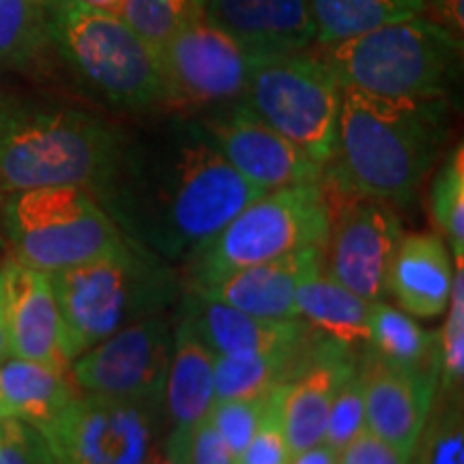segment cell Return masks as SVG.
Masks as SVG:
<instances>
[{"label":"cell","instance_id":"d590c367","mask_svg":"<svg viewBox=\"0 0 464 464\" xmlns=\"http://www.w3.org/2000/svg\"><path fill=\"white\" fill-rule=\"evenodd\" d=\"M338 464H413V460L370 430H363L340 451Z\"/></svg>","mask_w":464,"mask_h":464},{"label":"cell","instance_id":"7402d4cb","mask_svg":"<svg viewBox=\"0 0 464 464\" xmlns=\"http://www.w3.org/2000/svg\"><path fill=\"white\" fill-rule=\"evenodd\" d=\"M216 355L183 316L174 321L172 357L164 387L166 428L194 432L216 402Z\"/></svg>","mask_w":464,"mask_h":464},{"label":"cell","instance_id":"ac0fdd59","mask_svg":"<svg viewBox=\"0 0 464 464\" xmlns=\"http://www.w3.org/2000/svg\"><path fill=\"white\" fill-rule=\"evenodd\" d=\"M0 274L11 357L69 372L72 362L65 353L61 310L50 276L15 260L5 265Z\"/></svg>","mask_w":464,"mask_h":464},{"label":"cell","instance_id":"7c38bea8","mask_svg":"<svg viewBox=\"0 0 464 464\" xmlns=\"http://www.w3.org/2000/svg\"><path fill=\"white\" fill-rule=\"evenodd\" d=\"M164 108L207 110L241 100L258 63L202 15L185 22L158 50Z\"/></svg>","mask_w":464,"mask_h":464},{"label":"cell","instance_id":"d6a6232c","mask_svg":"<svg viewBox=\"0 0 464 464\" xmlns=\"http://www.w3.org/2000/svg\"><path fill=\"white\" fill-rule=\"evenodd\" d=\"M365 430V396H363V379L357 365L351 374L342 381L335 393L332 409L327 415V426H324L323 445L340 454L342 450L357 439Z\"/></svg>","mask_w":464,"mask_h":464},{"label":"cell","instance_id":"4fadbf2b","mask_svg":"<svg viewBox=\"0 0 464 464\" xmlns=\"http://www.w3.org/2000/svg\"><path fill=\"white\" fill-rule=\"evenodd\" d=\"M174 321L161 314L131 323L75 357L69 374L78 392L164 404Z\"/></svg>","mask_w":464,"mask_h":464},{"label":"cell","instance_id":"3957f363","mask_svg":"<svg viewBox=\"0 0 464 464\" xmlns=\"http://www.w3.org/2000/svg\"><path fill=\"white\" fill-rule=\"evenodd\" d=\"M127 131L91 110L0 92V196L82 188L100 196Z\"/></svg>","mask_w":464,"mask_h":464},{"label":"cell","instance_id":"83f0119b","mask_svg":"<svg viewBox=\"0 0 464 464\" xmlns=\"http://www.w3.org/2000/svg\"><path fill=\"white\" fill-rule=\"evenodd\" d=\"M413 464H464V393H434L411 456Z\"/></svg>","mask_w":464,"mask_h":464},{"label":"cell","instance_id":"484cf974","mask_svg":"<svg viewBox=\"0 0 464 464\" xmlns=\"http://www.w3.org/2000/svg\"><path fill=\"white\" fill-rule=\"evenodd\" d=\"M316 45L344 42L376 28L423 15V0H310Z\"/></svg>","mask_w":464,"mask_h":464},{"label":"cell","instance_id":"6da1fadb","mask_svg":"<svg viewBox=\"0 0 464 464\" xmlns=\"http://www.w3.org/2000/svg\"><path fill=\"white\" fill-rule=\"evenodd\" d=\"M260 194L194 119L174 116L144 136L127 133L119 168L97 200L131 243L185 265Z\"/></svg>","mask_w":464,"mask_h":464},{"label":"cell","instance_id":"4316f807","mask_svg":"<svg viewBox=\"0 0 464 464\" xmlns=\"http://www.w3.org/2000/svg\"><path fill=\"white\" fill-rule=\"evenodd\" d=\"M428 213L434 232L450 247L454 263H464V147H451L434 166Z\"/></svg>","mask_w":464,"mask_h":464},{"label":"cell","instance_id":"9a60e30c","mask_svg":"<svg viewBox=\"0 0 464 464\" xmlns=\"http://www.w3.org/2000/svg\"><path fill=\"white\" fill-rule=\"evenodd\" d=\"M359 372L363 379L365 430L411 458L430 413L439 374L387 363L370 353L359 357Z\"/></svg>","mask_w":464,"mask_h":464},{"label":"cell","instance_id":"1f68e13d","mask_svg":"<svg viewBox=\"0 0 464 464\" xmlns=\"http://www.w3.org/2000/svg\"><path fill=\"white\" fill-rule=\"evenodd\" d=\"M276 390V387H274ZM254 393V396L216 400L208 411L207 421L211 423L213 430L219 434L230 454L239 460L243 450L247 448L249 439L256 432L260 417L265 413V406L269 402L271 392Z\"/></svg>","mask_w":464,"mask_h":464},{"label":"cell","instance_id":"44dd1931","mask_svg":"<svg viewBox=\"0 0 464 464\" xmlns=\"http://www.w3.org/2000/svg\"><path fill=\"white\" fill-rule=\"evenodd\" d=\"M357 359L334 342L304 372L282 385V423L293 456L323 443L329 409Z\"/></svg>","mask_w":464,"mask_h":464},{"label":"cell","instance_id":"2e32d148","mask_svg":"<svg viewBox=\"0 0 464 464\" xmlns=\"http://www.w3.org/2000/svg\"><path fill=\"white\" fill-rule=\"evenodd\" d=\"M177 314L191 324L216 357L274 355L297 351L321 338L301 318L252 316L185 290Z\"/></svg>","mask_w":464,"mask_h":464},{"label":"cell","instance_id":"277c9868","mask_svg":"<svg viewBox=\"0 0 464 464\" xmlns=\"http://www.w3.org/2000/svg\"><path fill=\"white\" fill-rule=\"evenodd\" d=\"M48 276L69 362L127 324L168 314L183 297L174 265L130 239L108 256Z\"/></svg>","mask_w":464,"mask_h":464},{"label":"cell","instance_id":"f1b7e54d","mask_svg":"<svg viewBox=\"0 0 464 464\" xmlns=\"http://www.w3.org/2000/svg\"><path fill=\"white\" fill-rule=\"evenodd\" d=\"M48 44L44 0H0V67L28 63Z\"/></svg>","mask_w":464,"mask_h":464},{"label":"cell","instance_id":"4dcf8cb0","mask_svg":"<svg viewBox=\"0 0 464 464\" xmlns=\"http://www.w3.org/2000/svg\"><path fill=\"white\" fill-rule=\"evenodd\" d=\"M196 15L200 9L191 0H123L121 9V17L155 50Z\"/></svg>","mask_w":464,"mask_h":464},{"label":"cell","instance_id":"52a82bcc","mask_svg":"<svg viewBox=\"0 0 464 464\" xmlns=\"http://www.w3.org/2000/svg\"><path fill=\"white\" fill-rule=\"evenodd\" d=\"M327 205L321 181L271 189L246 207L183 265V288H198L230 271L324 247Z\"/></svg>","mask_w":464,"mask_h":464},{"label":"cell","instance_id":"5b68a950","mask_svg":"<svg viewBox=\"0 0 464 464\" xmlns=\"http://www.w3.org/2000/svg\"><path fill=\"white\" fill-rule=\"evenodd\" d=\"M48 37L97 102L127 114L166 110L158 50L121 15L86 7L80 0L52 5Z\"/></svg>","mask_w":464,"mask_h":464},{"label":"cell","instance_id":"ba28073f","mask_svg":"<svg viewBox=\"0 0 464 464\" xmlns=\"http://www.w3.org/2000/svg\"><path fill=\"white\" fill-rule=\"evenodd\" d=\"M3 226L15 263L56 274L127 243L112 216L82 188H42L5 196Z\"/></svg>","mask_w":464,"mask_h":464},{"label":"cell","instance_id":"ee69618b","mask_svg":"<svg viewBox=\"0 0 464 464\" xmlns=\"http://www.w3.org/2000/svg\"><path fill=\"white\" fill-rule=\"evenodd\" d=\"M191 3H194L198 9H202V3H205V0H191Z\"/></svg>","mask_w":464,"mask_h":464},{"label":"cell","instance_id":"b9f144b4","mask_svg":"<svg viewBox=\"0 0 464 464\" xmlns=\"http://www.w3.org/2000/svg\"><path fill=\"white\" fill-rule=\"evenodd\" d=\"M80 3L86 5V7L106 11V14L121 15V9H123V0H80Z\"/></svg>","mask_w":464,"mask_h":464},{"label":"cell","instance_id":"f35d334b","mask_svg":"<svg viewBox=\"0 0 464 464\" xmlns=\"http://www.w3.org/2000/svg\"><path fill=\"white\" fill-rule=\"evenodd\" d=\"M423 3H426L423 15L448 28L458 39H464V0H423Z\"/></svg>","mask_w":464,"mask_h":464},{"label":"cell","instance_id":"836d02e7","mask_svg":"<svg viewBox=\"0 0 464 464\" xmlns=\"http://www.w3.org/2000/svg\"><path fill=\"white\" fill-rule=\"evenodd\" d=\"M290 460L293 451L282 423V385H277L271 392L256 432L249 439L237 464H290Z\"/></svg>","mask_w":464,"mask_h":464},{"label":"cell","instance_id":"5bb4252c","mask_svg":"<svg viewBox=\"0 0 464 464\" xmlns=\"http://www.w3.org/2000/svg\"><path fill=\"white\" fill-rule=\"evenodd\" d=\"M194 121L222 158L258 189L321 181L323 166L260 119L243 100L200 110Z\"/></svg>","mask_w":464,"mask_h":464},{"label":"cell","instance_id":"d6986e66","mask_svg":"<svg viewBox=\"0 0 464 464\" xmlns=\"http://www.w3.org/2000/svg\"><path fill=\"white\" fill-rule=\"evenodd\" d=\"M323 263V249H301L288 256L230 271L198 288H183L202 299L263 318H299L295 297L304 277Z\"/></svg>","mask_w":464,"mask_h":464},{"label":"cell","instance_id":"8d00e7d4","mask_svg":"<svg viewBox=\"0 0 464 464\" xmlns=\"http://www.w3.org/2000/svg\"><path fill=\"white\" fill-rule=\"evenodd\" d=\"M189 464H237V458L230 454V450L207 420L196 426L194 437H191Z\"/></svg>","mask_w":464,"mask_h":464},{"label":"cell","instance_id":"7a4b0ae2","mask_svg":"<svg viewBox=\"0 0 464 464\" xmlns=\"http://www.w3.org/2000/svg\"><path fill=\"white\" fill-rule=\"evenodd\" d=\"M448 97H381L342 89L338 138L324 181L409 207L443 155Z\"/></svg>","mask_w":464,"mask_h":464},{"label":"cell","instance_id":"f546056e","mask_svg":"<svg viewBox=\"0 0 464 464\" xmlns=\"http://www.w3.org/2000/svg\"><path fill=\"white\" fill-rule=\"evenodd\" d=\"M439 332V392H464V263H456L454 284Z\"/></svg>","mask_w":464,"mask_h":464},{"label":"cell","instance_id":"ffe728a7","mask_svg":"<svg viewBox=\"0 0 464 464\" xmlns=\"http://www.w3.org/2000/svg\"><path fill=\"white\" fill-rule=\"evenodd\" d=\"M456 263L437 232L402 235L393 252L387 293L400 310L421 321L443 316L448 307Z\"/></svg>","mask_w":464,"mask_h":464},{"label":"cell","instance_id":"74e56055","mask_svg":"<svg viewBox=\"0 0 464 464\" xmlns=\"http://www.w3.org/2000/svg\"><path fill=\"white\" fill-rule=\"evenodd\" d=\"M191 437L194 432L166 428L164 437L160 439L158 448L153 450L147 464H189Z\"/></svg>","mask_w":464,"mask_h":464},{"label":"cell","instance_id":"cb8c5ba5","mask_svg":"<svg viewBox=\"0 0 464 464\" xmlns=\"http://www.w3.org/2000/svg\"><path fill=\"white\" fill-rule=\"evenodd\" d=\"M78 396L72 374L9 357L0 363V420H17L45 432Z\"/></svg>","mask_w":464,"mask_h":464},{"label":"cell","instance_id":"ab89813d","mask_svg":"<svg viewBox=\"0 0 464 464\" xmlns=\"http://www.w3.org/2000/svg\"><path fill=\"white\" fill-rule=\"evenodd\" d=\"M290 464H338V454L334 450H329L327 445L318 443L314 448L295 454Z\"/></svg>","mask_w":464,"mask_h":464},{"label":"cell","instance_id":"7bdbcfd3","mask_svg":"<svg viewBox=\"0 0 464 464\" xmlns=\"http://www.w3.org/2000/svg\"><path fill=\"white\" fill-rule=\"evenodd\" d=\"M45 5H48V7H52V5H58V3H67V0H44Z\"/></svg>","mask_w":464,"mask_h":464},{"label":"cell","instance_id":"9c48e42d","mask_svg":"<svg viewBox=\"0 0 464 464\" xmlns=\"http://www.w3.org/2000/svg\"><path fill=\"white\" fill-rule=\"evenodd\" d=\"M342 89L327 61L305 50L258 63L241 100L324 168L338 138Z\"/></svg>","mask_w":464,"mask_h":464},{"label":"cell","instance_id":"e0dca14e","mask_svg":"<svg viewBox=\"0 0 464 464\" xmlns=\"http://www.w3.org/2000/svg\"><path fill=\"white\" fill-rule=\"evenodd\" d=\"M200 15L256 61L297 54L316 44L310 0H205Z\"/></svg>","mask_w":464,"mask_h":464},{"label":"cell","instance_id":"e575fe53","mask_svg":"<svg viewBox=\"0 0 464 464\" xmlns=\"http://www.w3.org/2000/svg\"><path fill=\"white\" fill-rule=\"evenodd\" d=\"M0 464H56V458L37 428L0 420Z\"/></svg>","mask_w":464,"mask_h":464},{"label":"cell","instance_id":"8fae6325","mask_svg":"<svg viewBox=\"0 0 464 464\" xmlns=\"http://www.w3.org/2000/svg\"><path fill=\"white\" fill-rule=\"evenodd\" d=\"M164 432V404L78 392L44 437L56 464H147Z\"/></svg>","mask_w":464,"mask_h":464},{"label":"cell","instance_id":"60d3db41","mask_svg":"<svg viewBox=\"0 0 464 464\" xmlns=\"http://www.w3.org/2000/svg\"><path fill=\"white\" fill-rule=\"evenodd\" d=\"M11 357L9 334H7V310H5V286L3 274H0V363Z\"/></svg>","mask_w":464,"mask_h":464},{"label":"cell","instance_id":"d4e9b609","mask_svg":"<svg viewBox=\"0 0 464 464\" xmlns=\"http://www.w3.org/2000/svg\"><path fill=\"white\" fill-rule=\"evenodd\" d=\"M363 353L404 368L434 370L439 374V334L426 332L417 318L374 301L370 312V338Z\"/></svg>","mask_w":464,"mask_h":464},{"label":"cell","instance_id":"603a6c76","mask_svg":"<svg viewBox=\"0 0 464 464\" xmlns=\"http://www.w3.org/2000/svg\"><path fill=\"white\" fill-rule=\"evenodd\" d=\"M372 304L374 301H365L344 284L334 280L323 269V263L304 277L295 297L301 321H305L323 338L353 353H363L368 348Z\"/></svg>","mask_w":464,"mask_h":464},{"label":"cell","instance_id":"30bf717a","mask_svg":"<svg viewBox=\"0 0 464 464\" xmlns=\"http://www.w3.org/2000/svg\"><path fill=\"white\" fill-rule=\"evenodd\" d=\"M321 188L327 205L323 269L365 301H382L393 252L404 235L398 207L324 179Z\"/></svg>","mask_w":464,"mask_h":464},{"label":"cell","instance_id":"8992f818","mask_svg":"<svg viewBox=\"0 0 464 464\" xmlns=\"http://www.w3.org/2000/svg\"><path fill=\"white\" fill-rule=\"evenodd\" d=\"M462 42L426 15L318 48L344 89L381 97H448Z\"/></svg>","mask_w":464,"mask_h":464}]
</instances>
